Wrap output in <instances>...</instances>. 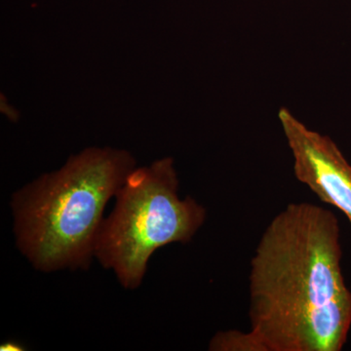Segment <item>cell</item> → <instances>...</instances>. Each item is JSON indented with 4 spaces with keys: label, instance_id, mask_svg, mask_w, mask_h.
I'll use <instances>...</instances> for the list:
<instances>
[{
    "label": "cell",
    "instance_id": "6da1fadb",
    "mask_svg": "<svg viewBox=\"0 0 351 351\" xmlns=\"http://www.w3.org/2000/svg\"><path fill=\"white\" fill-rule=\"evenodd\" d=\"M339 226L326 208L292 203L251 260V331L265 351H339L351 328Z\"/></svg>",
    "mask_w": 351,
    "mask_h": 351
},
{
    "label": "cell",
    "instance_id": "7a4b0ae2",
    "mask_svg": "<svg viewBox=\"0 0 351 351\" xmlns=\"http://www.w3.org/2000/svg\"><path fill=\"white\" fill-rule=\"evenodd\" d=\"M135 168L128 152L91 147L16 191L11 210L21 253L44 272L88 269L104 209Z\"/></svg>",
    "mask_w": 351,
    "mask_h": 351
},
{
    "label": "cell",
    "instance_id": "3957f363",
    "mask_svg": "<svg viewBox=\"0 0 351 351\" xmlns=\"http://www.w3.org/2000/svg\"><path fill=\"white\" fill-rule=\"evenodd\" d=\"M114 197V209L97 235L94 258L112 269L125 289L142 284L157 249L191 241L206 219V209L197 201L180 197L170 157L135 168Z\"/></svg>",
    "mask_w": 351,
    "mask_h": 351
},
{
    "label": "cell",
    "instance_id": "277c9868",
    "mask_svg": "<svg viewBox=\"0 0 351 351\" xmlns=\"http://www.w3.org/2000/svg\"><path fill=\"white\" fill-rule=\"evenodd\" d=\"M284 135L294 157L295 178L321 201L338 208L351 225V165L336 143L307 128L290 110L278 112Z\"/></svg>",
    "mask_w": 351,
    "mask_h": 351
},
{
    "label": "cell",
    "instance_id": "5b68a950",
    "mask_svg": "<svg viewBox=\"0 0 351 351\" xmlns=\"http://www.w3.org/2000/svg\"><path fill=\"white\" fill-rule=\"evenodd\" d=\"M209 350L212 351H265L255 334L237 331L219 332L215 335L209 343Z\"/></svg>",
    "mask_w": 351,
    "mask_h": 351
},
{
    "label": "cell",
    "instance_id": "8992f818",
    "mask_svg": "<svg viewBox=\"0 0 351 351\" xmlns=\"http://www.w3.org/2000/svg\"><path fill=\"white\" fill-rule=\"evenodd\" d=\"M24 346H21L20 343L16 341H7L4 345L0 346V350L1 351H19L24 350Z\"/></svg>",
    "mask_w": 351,
    "mask_h": 351
}]
</instances>
